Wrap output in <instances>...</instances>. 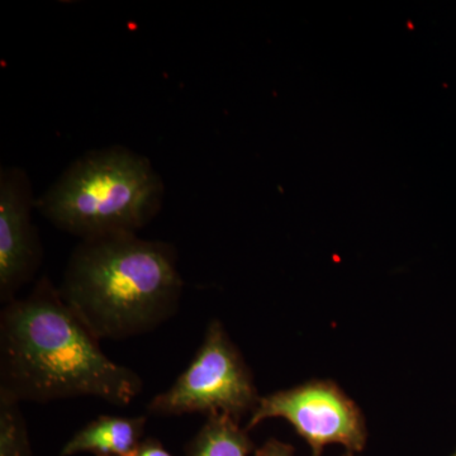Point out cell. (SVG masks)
Segmentation results:
<instances>
[{
    "instance_id": "cell-1",
    "label": "cell",
    "mask_w": 456,
    "mask_h": 456,
    "mask_svg": "<svg viewBox=\"0 0 456 456\" xmlns=\"http://www.w3.org/2000/svg\"><path fill=\"white\" fill-rule=\"evenodd\" d=\"M139 373L108 358L99 340L42 277L0 314V392L47 403L93 397L126 407L142 392Z\"/></svg>"
},
{
    "instance_id": "cell-2",
    "label": "cell",
    "mask_w": 456,
    "mask_h": 456,
    "mask_svg": "<svg viewBox=\"0 0 456 456\" xmlns=\"http://www.w3.org/2000/svg\"><path fill=\"white\" fill-rule=\"evenodd\" d=\"M183 288L173 245L117 233L79 242L59 292L101 341L125 340L163 325L178 312Z\"/></svg>"
},
{
    "instance_id": "cell-3",
    "label": "cell",
    "mask_w": 456,
    "mask_h": 456,
    "mask_svg": "<svg viewBox=\"0 0 456 456\" xmlns=\"http://www.w3.org/2000/svg\"><path fill=\"white\" fill-rule=\"evenodd\" d=\"M165 185L145 156L114 145L92 150L36 198L57 228L82 240L137 233L163 207Z\"/></svg>"
},
{
    "instance_id": "cell-4",
    "label": "cell",
    "mask_w": 456,
    "mask_h": 456,
    "mask_svg": "<svg viewBox=\"0 0 456 456\" xmlns=\"http://www.w3.org/2000/svg\"><path fill=\"white\" fill-rule=\"evenodd\" d=\"M259 399L241 354L221 321L213 320L189 367L170 388L150 401L147 411L165 417L224 413L240 421L254 412Z\"/></svg>"
},
{
    "instance_id": "cell-5",
    "label": "cell",
    "mask_w": 456,
    "mask_h": 456,
    "mask_svg": "<svg viewBox=\"0 0 456 456\" xmlns=\"http://www.w3.org/2000/svg\"><path fill=\"white\" fill-rule=\"evenodd\" d=\"M275 417L293 426L310 446L312 456H322L332 444L344 446L346 454L362 452L367 445L362 411L332 382L314 380L260 397L246 430Z\"/></svg>"
},
{
    "instance_id": "cell-6",
    "label": "cell",
    "mask_w": 456,
    "mask_h": 456,
    "mask_svg": "<svg viewBox=\"0 0 456 456\" xmlns=\"http://www.w3.org/2000/svg\"><path fill=\"white\" fill-rule=\"evenodd\" d=\"M36 208L31 180L17 167L0 170V301L16 299L44 259L40 236L32 222Z\"/></svg>"
},
{
    "instance_id": "cell-7",
    "label": "cell",
    "mask_w": 456,
    "mask_h": 456,
    "mask_svg": "<svg viewBox=\"0 0 456 456\" xmlns=\"http://www.w3.org/2000/svg\"><path fill=\"white\" fill-rule=\"evenodd\" d=\"M147 419L145 416H101L84 426L62 446L60 455L136 456Z\"/></svg>"
},
{
    "instance_id": "cell-8",
    "label": "cell",
    "mask_w": 456,
    "mask_h": 456,
    "mask_svg": "<svg viewBox=\"0 0 456 456\" xmlns=\"http://www.w3.org/2000/svg\"><path fill=\"white\" fill-rule=\"evenodd\" d=\"M255 454L253 441L248 430L240 428L233 417L215 413L197 432L187 446L185 456H251Z\"/></svg>"
},
{
    "instance_id": "cell-9",
    "label": "cell",
    "mask_w": 456,
    "mask_h": 456,
    "mask_svg": "<svg viewBox=\"0 0 456 456\" xmlns=\"http://www.w3.org/2000/svg\"><path fill=\"white\" fill-rule=\"evenodd\" d=\"M0 456H32L20 402L0 392Z\"/></svg>"
},
{
    "instance_id": "cell-10",
    "label": "cell",
    "mask_w": 456,
    "mask_h": 456,
    "mask_svg": "<svg viewBox=\"0 0 456 456\" xmlns=\"http://www.w3.org/2000/svg\"><path fill=\"white\" fill-rule=\"evenodd\" d=\"M254 456H294V448L283 441L270 439L261 448L255 450Z\"/></svg>"
},
{
    "instance_id": "cell-11",
    "label": "cell",
    "mask_w": 456,
    "mask_h": 456,
    "mask_svg": "<svg viewBox=\"0 0 456 456\" xmlns=\"http://www.w3.org/2000/svg\"><path fill=\"white\" fill-rule=\"evenodd\" d=\"M136 456H173L164 448L160 441L152 439H143L141 443L139 450H137Z\"/></svg>"
},
{
    "instance_id": "cell-12",
    "label": "cell",
    "mask_w": 456,
    "mask_h": 456,
    "mask_svg": "<svg viewBox=\"0 0 456 456\" xmlns=\"http://www.w3.org/2000/svg\"><path fill=\"white\" fill-rule=\"evenodd\" d=\"M346 456H356L355 454H346Z\"/></svg>"
},
{
    "instance_id": "cell-13",
    "label": "cell",
    "mask_w": 456,
    "mask_h": 456,
    "mask_svg": "<svg viewBox=\"0 0 456 456\" xmlns=\"http://www.w3.org/2000/svg\"><path fill=\"white\" fill-rule=\"evenodd\" d=\"M452 456H456V450H455V452H454V454H452Z\"/></svg>"
}]
</instances>
